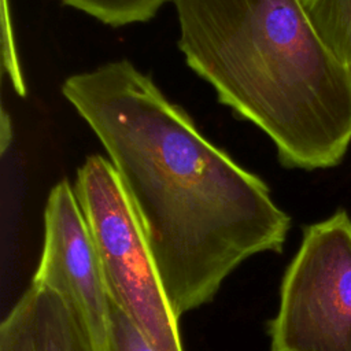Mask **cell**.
Listing matches in <instances>:
<instances>
[{"label":"cell","mask_w":351,"mask_h":351,"mask_svg":"<svg viewBox=\"0 0 351 351\" xmlns=\"http://www.w3.org/2000/svg\"><path fill=\"white\" fill-rule=\"evenodd\" d=\"M107 351H155L134 322L111 300Z\"/></svg>","instance_id":"9c48e42d"},{"label":"cell","mask_w":351,"mask_h":351,"mask_svg":"<svg viewBox=\"0 0 351 351\" xmlns=\"http://www.w3.org/2000/svg\"><path fill=\"white\" fill-rule=\"evenodd\" d=\"M267 332L270 351H351V218L346 210L304 228Z\"/></svg>","instance_id":"277c9868"},{"label":"cell","mask_w":351,"mask_h":351,"mask_svg":"<svg viewBox=\"0 0 351 351\" xmlns=\"http://www.w3.org/2000/svg\"><path fill=\"white\" fill-rule=\"evenodd\" d=\"M32 282L58 292L71 307L93 351H107L110 296L99 256L69 180L48 193L44 244Z\"/></svg>","instance_id":"5b68a950"},{"label":"cell","mask_w":351,"mask_h":351,"mask_svg":"<svg viewBox=\"0 0 351 351\" xmlns=\"http://www.w3.org/2000/svg\"><path fill=\"white\" fill-rule=\"evenodd\" d=\"M112 27L141 23L152 19L159 8L170 0H60ZM173 1V0H171Z\"/></svg>","instance_id":"ba28073f"},{"label":"cell","mask_w":351,"mask_h":351,"mask_svg":"<svg viewBox=\"0 0 351 351\" xmlns=\"http://www.w3.org/2000/svg\"><path fill=\"white\" fill-rule=\"evenodd\" d=\"M0 351H93L69 303L30 282L0 325Z\"/></svg>","instance_id":"8992f818"},{"label":"cell","mask_w":351,"mask_h":351,"mask_svg":"<svg viewBox=\"0 0 351 351\" xmlns=\"http://www.w3.org/2000/svg\"><path fill=\"white\" fill-rule=\"evenodd\" d=\"M329 51L351 71V0H300Z\"/></svg>","instance_id":"52a82bcc"},{"label":"cell","mask_w":351,"mask_h":351,"mask_svg":"<svg viewBox=\"0 0 351 351\" xmlns=\"http://www.w3.org/2000/svg\"><path fill=\"white\" fill-rule=\"evenodd\" d=\"M62 95L115 167L180 318L211 302L248 258L282 251L291 218L266 182L202 134L132 62L73 74Z\"/></svg>","instance_id":"6da1fadb"},{"label":"cell","mask_w":351,"mask_h":351,"mask_svg":"<svg viewBox=\"0 0 351 351\" xmlns=\"http://www.w3.org/2000/svg\"><path fill=\"white\" fill-rule=\"evenodd\" d=\"M178 48L221 104L261 129L288 169L339 165L351 143V71L300 0H173Z\"/></svg>","instance_id":"7a4b0ae2"},{"label":"cell","mask_w":351,"mask_h":351,"mask_svg":"<svg viewBox=\"0 0 351 351\" xmlns=\"http://www.w3.org/2000/svg\"><path fill=\"white\" fill-rule=\"evenodd\" d=\"M74 192L89 228L110 300L155 351H184L180 317L163 289L154 256L111 160L90 155L78 167Z\"/></svg>","instance_id":"3957f363"},{"label":"cell","mask_w":351,"mask_h":351,"mask_svg":"<svg viewBox=\"0 0 351 351\" xmlns=\"http://www.w3.org/2000/svg\"><path fill=\"white\" fill-rule=\"evenodd\" d=\"M10 118L7 115L5 111H3L1 115V152H4L8 147L10 143V137H11V128H10Z\"/></svg>","instance_id":"30bf717a"}]
</instances>
